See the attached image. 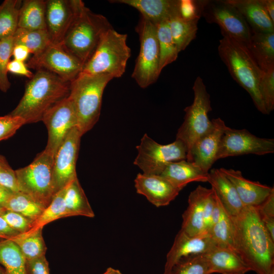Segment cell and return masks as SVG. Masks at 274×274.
Instances as JSON below:
<instances>
[{
    "label": "cell",
    "instance_id": "1",
    "mask_svg": "<svg viewBox=\"0 0 274 274\" xmlns=\"http://www.w3.org/2000/svg\"><path fill=\"white\" fill-rule=\"evenodd\" d=\"M233 249L257 274H274V241L255 207L231 216Z\"/></svg>",
    "mask_w": 274,
    "mask_h": 274
},
{
    "label": "cell",
    "instance_id": "2",
    "mask_svg": "<svg viewBox=\"0 0 274 274\" xmlns=\"http://www.w3.org/2000/svg\"><path fill=\"white\" fill-rule=\"evenodd\" d=\"M70 83L46 70H37L27 81L17 106L9 114L21 117L25 124L42 121L49 109L68 96Z\"/></svg>",
    "mask_w": 274,
    "mask_h": 274
},
{
    "label": "cell",
    "instance_id": "3",
    "mask_svg": "<svg viewBox=\"0 0 274 274\" xmlns=\"http://www.w3.org/2000/svg\"><path fill=\"white\" fill-rule=\"evenodd\" d=\"M221 33L223 38L218 47L221 59L233 79L250 94L258 110L267 114L259 91V84L264 72L244 44Z\"/></svg>",
    "mask_w": 274,
    "mask_h": 274
},
{
    "label": "cell",
    "instance_id": "4",
    "mask_svg": "<svg viewBox=\"0 0 274 274\" xmlns=\"http://www.w3.org/2000/svg\"><path fill=\"white\" fill-rule=\"evenodd\" d=\"M112 28L106 17L93 13L83 2L61 45L84 65L94 52L105 34Z\"/></svg>",
    "mask_w": 274,
    "mask_h": 274
},
{
    "label": "cell",
    "instance_id": "5",
    "mask_svg": "<svg viewBox=\"0 0 274 274\" xmlns=\"http://www.w3.org/2000/svg\"><path fill=\"white\" fill-rule=\"evenodd\" d=\"M113 79L107 75L79 74L70 83L68 97L76 113L77 127L82 135L98 121L104 91Z\"/></svg>",
    "mask_w": 274,
    "mask_h": 274
},
{
    "label": "cell",
    "instance_id": "6",
    "mask_svg": "<svg viewBox=\"0 0 274 274\" xmlns=\"http://www.w3.org/2000/svg\"><path fill=\"white\" fill-rule=\"evenodd\" d=\"M126 34L113 28L103 36L94 52L84 64L80 74L107 75L121 77L124 72L131 50L127 44Z\"/></svg>",
    "mask_w": 274,
    "mask_h": 274
},
{
    "label": "cell",
    "instance_id": "7",
    "mask_svg": "<svg viewBox=\"0 0 274 274\" xmlns=\"http://www.w3.org/2000/svg\"><path fill=\"white\" fill-rule=\"evenodd\" d=\"M53 158L44 150L28 165L15 170L19 191L45 208L55 195L53 177Z\"/></svg>",
    "mask_w": 274,
    "mask_h": 274
},
{
    "label": "cell",
    "instance_id": "8",
    "mask_svg": "<svg viewBox=\"0 0 274 274\" xmlns=\"http://www.w3.org/2000/svg\"><path fill=\"white\" fill-rule=\"evenodd\" d=\"M194 99L186 107L184 122L178 130L176 139L182 141L187 149L186 159L189 157L195 142L209 132L213 122L208 114L212 111L210 95L203 79L198 76L193 86Z\"/></svg>",
    "mask_w": 274,
    "mask_h": 274
},
{
    "label": "cell",
    "instance_id": "9",
    "mask_svg": "<svg viewBox=\"0 0 274 274\" xmlns=\"http://www.w3.org/2000/svg\"><path fill=\"white\" fill-rule=\"evenodd\" d=\"M135 30L139 36L140 48L132 77L140 87L145 88L156 82L160 74L156 26L141 17Z\"/></svg>",
    "mask_w": 274,
    "mask_h": 274
},
{
    "label": "cell",
    "instance_id": "10",
    "mask_svg": "<svg viewBox=\"0 0 274 274\" xmlns=\"http://www.w3.org/2000/svg\"><path fill=\"white\" fill-rule=\"evenodd\" d=\"M138 155L134 164L143 174L160 175L170 162L186 159L187 149L179 140L169 144H158L145 133L136 146Z\"/></svg>",
    "mask_w": 274,
    "mask_h": 274
},
{
    "label": "cell",
    "instance_id": "11",
    "mask_svg": "<svg viewBox=\"0 0 274 274\" xmlns=\"http://www.w3.org/2000/svg\"><path fill=\"white\" fill-rule=\"evenodd\" d=\"M202 16L210 23H216L221 33L249 46L251 30L240 13L225 0H204Z\"/></svg>",
    "mask_w": 274,
    "mask_h": 274
},
{
    "label": "cell",
    "instance_id": "12",
    "mask_svg": "<svg viewBox=\"0 0 274 274\" xmlns=\"http://www.w3.org/2000/svg\"><path fill=\"white\" fill-rule=\"evenodd\" d=\"M274 152L273 139L258 137L246 129L226 126L221 139L216 161L245 154L263 155Z\"/></svg>",
    "mask_w": 274,
    "mask_h": 274
},
{
    "label": "cell",
    "instance_id": "13",
    "mask_svg": "<svg viewBox=\"0 0 274 274\" xmlns=\"http://www.w3.org/2000/svg\"><path fill=\"white\" fill-rule=\"evenodd\" d=\"M26 64L28 68L46 70L67 82L75 80L83 66L61 44L52 43L39 54L32 55Z\"/></svg>",
    "mask_w": 274,
    "mask_h": 274
},
{
    "label": "cell",
    "instance_id": "14",
    "mask_svg": "<svg viewBox=\"0 0 274 274\" xmlns=\"http://www.w3.org/2000/svg\"><path fill=\"white\" fill-rule=\"evenodd\" d=\"M42 121L46 126L48 134L45 150L54 156L67 134L77 125L75 110L68 96L49 109Z\"/></svg>",
    "mask_w": 274,
    "mask_h": 274
},
{
    "label": "cell",
    "instance_id": "15",
    "mask_svg": "<svg viewBox=\"0 0 274 274\" xmlns=\"http://www.w3.org/2000/svg\"><path fill=\"white\" fill-rule=\"evenodd\" d=\"M82 134L76 126L67 134L53 158V177L55 194L76 178V162Z\"/></svg>",
    "mask_w": 274,
    "mask_h": 274
},
{
    "label": "cell",
    "instance_id": "16",
    "mask_svg": "<svg viewBox=\"0 0 274 274\" xmlns=\"http://www.w3.org/2000/svg\"><path fill=\"white\" fill-rule=\"evenodd\" d=\"M46 31L52 43L61 44L79 8L81 0H46Z\"/></svg>",
    "mask_w": 274,
    "mask_h": 274
},
{
    "label": "cell",
    "instance_id": "17",
    "mask_svg": "<svg viewBox=\"0 0 274 274\" xmlns=\"http://www.w3.org/2000/svg\"><path fill=\"white\" fill-rule=\"evenodd\" d=\"M215 245L209 233L191 236L181 229L166 255L163 274H169L173 267L181 259L204 254Z\"/></svg>",
    "mask_w": 274,
    "mask_h": 274
},
{
    "label": "cell",
    "instance_id": "18",
    "mask_svg": "<svg viewBox=\"0 0 274 274\" xmlns=\"http://www.w3.org/2000/svg\"><path fill=\"white\" fill-rule=\"evenodd\" d=\"M213 127L194 144L187 161L193 162L201 170L208 174L216 161V156L220 142L226 125L218 117L212 120Z\"/></svg>",
    "mask_w": 274,
    "mask_h": 274
},
{
    "label": "cell",
    "instance_id": "19",
    "mask_svg": "<svg viewBox=\"0 0 274 274\" xmlns=\"http://www.w3.org/2000/svg\"><path fill=\"white\" fill-rule=\"evenodd\" d=\"M136 192L145 196L156 207L168 205L180 190L160 175L139 173L134 180Z\"/></svg>",
    "mask_w": 274,
    "mask_h": 274
},
{
    "label": "cell",
    "instance_id": "20",
    "mask_svg": "<svg viewBox=\"0 0 274 274\" xmlns=\"http://www.w3.org/2000/svg\"><path fill=\"white\" fill-rule=\"evenodd\" d=\"M219 169L233 184L245 207L259 205L274 191L273 187L246 179L240 170L225 168Z\"/></svg>",
    "mask_w": 274,
    "mask_h": 274
},
{
    "label": "cell",
    "instance_id": "21",
    "mask_svg": "<svg viewBox=\"0 0 274 274\" xmlns=\"http://www.w3.org/2000/svg\"><path fill=\"white\" fill-rule=\"evenodd\" d=\"M212 273L245 274L250 267L232 249L215 245L202 254Z\"/></svg>",
    "mask_w": 274,
    "mask_h": 274
},
{
    "label": "cell",
    "instance_id": "22",
    "mask_svg": "<svg viewBox=\"0 0 274 274\" xmlns=\"http://www.w3.org/2000/svg\"><path fill=\"white\" fill-rule=\"evenodd\" d=\"M210 190L198 185L189 195L188 207L182 214L181 229L191 236L207 233L204 222V202Z\"/></svg>",
    "mask_w": 274,
    "mask_h": 274
},
{
    "label": "cell",
    "instance_id": "23",
    "mask_svg": "<svg viewBox=\"0 0 274 274\" xmlns=\"http://www.w3.org/2000/svg\"><path fill=\"white\" fill-rule=\"evenodd\" d=\"M109 2L125 4L136 9L141 13L142 17L155 25L180 14V0H112Z\"/></svg>",
    "mask_w": 274,
    "mask_h": 274
},
{
    "label": "cell",
    "instance_id": "24",
    "mask_svg": "<svg viewBox=\"0 0 274 274\" xmlns=\"http://www.w3.org/2000/svg\"><path fill=\"white\" fill-rule=\"evenodd\" d=\"M242 15L252 31L274 32V22L260 0H225Z\"/></svg>",
    "mask_w": 274,
    "mask_h": 274
},
{
    "label": "cell",
    "instance_id": "25",
    "mask_svg": "<svg viewBox=\"0 0 274 274\" xmlns=\"http://www.w3.org/2000/svg\"><path fill=\"white\" fill-rule=\"evenodd\" d=\"M208 182L211 185L223 207L230 216H236L242 211L245 206L235 188L219 169L210 170Z\"/></svg>",
    "mask_w": 274,
    "mask_h": 274
},
{
    "label": "cell",
    "instance_id": "26",
    "mask_svg": "<svg viewBox=\"0 0 274 274\" xmlns=\"http://www.w3.org/2000/svg\"><path fill=\"white\" fill-rule=\"evenodd\" d=\"M208 174L193 162L184 159L169 163L160 175L181 191L191 182H208Z\"/></svg>",
    "mask_w": 274,
    "mask_h": 274
},
{
    "label": "cell",
    "instance_id": "27",
    "mask_svg": "<svg viewBox=\"0 0 274 274\" xmlns=\"http://www.w3.org/2000/svg\"><path fill=\"white\" fill-rule=\"evenodd\" d=\"M249 52L263 72L274 68V32L263 33L251 30Z\"/></svg>",
    "mask_w": 274,
    "mask_h": 274
},
{
    "label": "cell",
    "instance_id": "28",
    "mask_svg": "<svg viewBox=\"0 0 274 274\" xmlns=\"http://www.w3.org/2000/svg\"><path fill=\"white\" fill-rule=\"evenodd\" d=\"M46 1H22L19 12L18 28L46 30Z\"/></svg>",
    "mask_w": 274,
    "mask_h": 274
},
{
    "label": "cell",
    "instance_id": "29",
    "mask_svg": "<svg viewBox=\"0 0 274 274\" xmlns=\"http://www.w3.org/2000/svg\"><path fill=\"white\" fill-rule=\"evenodd\" d=\"M64 202L70 216L94 217V213L77 177L65 186Z\"/></svg>",
    "mask_w": 274,
    "mask_h": 274
},
{
    "label": "cell",
    "instance_id": "30",
    "mask_svg": "<svg viewBox=\"0 0 274 274\" xmlns=\"http://www.w3.org/2000/svg\"><path fill=\"white\" fill-rule=\"evenodd\" d=\"M65 187L57 192L51 203L44 210L39 217L32 222L30 229L16 236L24 237L43 229L45 225L61 218L70 217L64 202Z\"/></svg>",
    "mask_w": 274,
    "mask_h": 274
},
{
    "label": "cell",
    "instance_id": "31",
    "mask_svg": "<svg viewBox=\"0 0 274 274\" xmlns=\"http://www.w3.org/2000/svg\"><path fill=\"white\" fill-rule=\"evenodd\" d=\"M0 264L6 274H27L26 259L17 245L10 239L0 241Z\"/></svg>",
    "mask_w": 274,
    "mask_h": 274
},
{
    "label": "cell",
    "instance_id": "32",
    "mask_svg": "<svg viewBox=\"0 0 274 274\" xmlns=\"http://www.w3.org/2000/svg\"><path fill=\"white\" fill-rule=\"evenodd\" d=\"M198 22L185 20L180 14L173 16L169 19L170 33L179 52L185 50L195 38Z\"/></svg>",
    "mask_w": 274,
    "mask_h": 274
},
{
    "label": "cell",
    "instance_id": "33",
    "mask_svg": "<svg viewBox=\"0 0 274 274\" xmlns=\"http://www.w3.org/2000/svg\"><path fill=\"white\" fill-rule=\"evenodd\" d=\"M6 211L19 213L32 222L45 209L29 196L21 192H12L3 206Z\"/></svg>",
    "mask_w": 274,
    "mask_h": 274
},
{
    "label": "cell",
    "instance_id": "34",
    "mask_svg": "<svg viewBox=\"0 0 274 274\" xmlns=\"http://www.w3.org/2000/svg\"><path fill=\"white\" fill-rule=\"evenodd\" d=\"M159 49V70L161 73L163 68L175 61L179 54L173 39L169 26V19L156 24Z\"/></svg>",
    "mask_w": 274,
    "mask_h": 274
},
{
    "label": "cell",
    "instance_id": "35",
    "mask_svg": "<svg viewBox=\"0 0 274 274\" xmlns=\"http://www.w3.org/2000/svg\"><path fill=\"white\" fill-rule=\"evenodd\" d=\"M13 45L25 46L35 55L43 51L52 43L46 30L18 28L13 36Z\"/></svg>",
    "mask_w": 274,
    "mask_h": 274
},
{
    "label": "cell",
    "instance_id": "36",
    "mask_svg": "<svg viewBox=\"0 0 274 274\" xmlns=\"http://www.w3.org/2000/svg\"><path fill=\"white\" fill-rule=\"evenodd\" d=\"M22 1L5 0L0 5V40L13 36L18 28L19 9Z\"/></svg>",
    "mask_w": 274,
    "mask_h": 274
},
{
    "label": "cell",
    "instance_id": "37",
    "mask_svg": "<svg viewBox=\"0 0 274 274\" xmlns=\"http://www.w3.org/2000/svg\"><path fill=\"white\" fill-rule=\"evenodd\" d=\"M9 239L17 245L26 260L45 256L47 247L42 235V229L29 236L24 237L15 236Z\"/></svg>",
    "mask_w": 274,
    "mask_h": 274
},
{
    "label": "cell",
    "instance_id": "38",
    "mask_svg": "<svg viewBox=\"0 0 274 274\" xmlns=\"http://www.w3.org/2000/svg\"><path fill=\"white\" fill-rule=\"evenodd\" d=\"M208 233L216 246L233 249V231L231 216L222 206L218 220L211 227Z\"/></svg>",
    "mask_w": 274,
    "mask_h": 274
},
{
    "label": "cell",
    "instance_id": "39",
    "mask_svg": "<svg viewBox=\"0 0 274 274\" xmlns=\"http://www.w3.org/2000/svg\"><path fill=\"white\" fill-rule=\"evenodd\" d=\"M169 274H211L203 255L183 258L172 268Z\"/></svg>",
    "mask_w": 274,
    "mask_h": 274
},
{
    "label": "cell",
    "instance_id": "40",
    "mask_svg": "<svg viewBox=\"0 0 274 274\" xmlns=\"http://www.w3.org/2000/svg\"><path fill=\"white\" fill-rule=\"evenodd\" d=\"M13 47V37L0 40V90L3 92H7L11 87L7 66L12 56Z\"/></svg>",
    "mask_w": 274,
    "mask_h": 274
},
{
    "label": "cell",
    "instance_id": "41",
    "mask_svg": "<svg viewBox=\"0 0 274 274\" xmlns=\"http://www.w3.org/2000/svg\"><path fill=\"white\" fill-rule=\"evenodd\" d=\"M259 91L267 114H269L274 109V68L264 72L259 84Z\"/></svg>",
    "mask_w": 274,
    "mask_h": 274
},
{
    "label": "cell",
    "instance_id": "42",
    "mask_svg": "<svg viewBox=\"0 0 274 274\" xmlns=\"http://www.w3.org/2000/svg\"><path fill=\"white\" fill-rule=\"evenodd\" d=\"M255 207L266 229L274 241V191L262 203Z\"/></svg>",
    "mask_w": 274,
    "mask_h": 274
},
{
    "label": "cell",
    "instance_id": "43",
    "mask_svg": "<svg viewBox=\"0 0 274 274\" xmlns=\"http://www.w3.org/2000/svg\"><path fill=\"white\" fill-rule=\"evenodd\" d=\"M204 0H180V16L187 21H198L202 16Z\"/></svg>",
    "mask_w": 274,
    "mask_h": 274
},
{
    "label": "cell",
    "instance_id": "44",
    "mask_svg": "<svg viewBox=\"0 0 274 274\" xmlns=\"http://www.w3.org/2000/svg\"><path fill=\"white\" fill-rule=\"evenodd\" d=\"M0 185L12 192H20L15 172L2 155H0Z\"/></svg>",
    "mask_w": 274,
    "mask_h": 274
},
{
    "label": "cell",
    "instance_id": "45",
    "mask_svg": "<svg viewBox=\"0 0 274 274\" xmlns=\"http://www.w3.org/2000/svg\"><path fill=\"white\" fill-rule=\"evenodd\" d=\"M24 124L25 121L21 117L10 114L0 116V141L11 137Z\"/></svg>",
    "mask_w": 274,
    "mask_h": 274
},
{
    "label": "cell",
    "instance_id": "46",
    "mask_svg": "<svg viewBox=\"0 0 274 274\" xmlns=\"http://www.w3.org/2000/svg\"><path fill=\"white\" fill-rule=\"evenodd\" d=\"M1 216L12 228L20 234L27 231L32 223L31 220L14 212L6 211Z\"/></svg>",
    "mask_w": 274,
    "mask_h": 274
},
{
    "label": "cell",
    "instance_id": "47",
    "mask_svg": "<svg viewBox=\"0 0 274 274\" xmlns=\"http://www.w3.org/2000/svg\"><path fill=\"white\" fill-rule=\"evenodd\" d=\"M27 274H49V263L45 256L26 260Z\"/></svg>",
    "mask_w": 274,
    "mask_h": 274
},
{
    "label": "cell",
    "instance_id": "48",
    "mask_svg": "<svg viewBox=\"0 0 274 274\" xmlns=\"http://www.w3.org/2000/svg\"><path fill=\"white\" fill-rule=\"evenodd\" d=\"M8 72L30 79L33 75L23 61L13 59L8 63Z\"/></svg>",
    "mask_w": 274,
    "mask_h": 274
},
{
    "label": "cell",
    "instance_id": "49",
    "mask_svg": "<svg viewBox=\"0 0 274 274\" xmlns=\"http://www.w3.org/2000/svg\"><path fill=\"white\" fill-rule=\"evenodd\" d=\"M30 52L25 46L20 45H13L12 56L14 59L24 62L27 59Z\"/></svg>",
    "mask_w": 274,
    "mask_h": 274
},
{
    "label": "cell",
    "instance_id": "50",
    "mask_svg": "<svg viewBox=\"0 0 274 274\" xmlns=\"http://www.w3.org/2000/svg\"><path fill=\"white\" fill-rule=\"evenodd\" d=\"M19 234L18 231L12 228L0 215V237L9 239Z\"/></svg>",
    "mask_w": 274,
    "mask_h": 274
},
{
    "label": "cell",
    "instance_id": "51",
    "mask_svg": "<svg viewBox=\"0 0 274 274\" xmlns=\"http://www.w3.org/2000/svg\"><path fill=\"white\" fill-rule=\"evenodd\" d=\"M265 10L274 22V1L260 0Z\"/></svg>",
    "mask_w": 274,
    "mask_h": 274
},
{
    "label": "cell",
    "instance_id": "52",
    "mask_svg": "<svg viewBox=\"0 0 274 274\" xmlns=\"http://www.w3.org/2000/svg\"><path fill=\"white\" fill-rule=\"evenodd\" d=\"M11 193L12 192L0 185V208H3L4 203Z\"/></svg>",
    "mask_w": 274,
    "mask_h": 274
},
{
    "label": "cell",
    "instance_id": "53",
    "mask_svg": "<svg viewBox=\"0 0 274 274\" xmlns=\"http://www.w3.org/2000/svg\"><path fill=\"white\" fill-rule=\"evenodd\" d=\"M102 274H122L118 269L112 267H109Z\"/></svg>",
    "mask_w": 274,
    "mask_h": 274
},
{
    "label": "cell",
    "instance_id": "54",
    "mask_svg": "<svg viewBox=\"0 0 274 274\" xmlns=\"http://www.w3.org/2000/svg\"><path fill=\"white\" fill-rule=\"evenodd\" d=\"M0 274H6L5 269L2 268L1 266H0Z\"/></svg>",
    "mask_w": 274,
    "mask_h": 274
},
{
    "label": "cell",
    "instance_id": "55",
    "mask_svg": "<svg viewBox=\"0 0 274 274\" xmlns=\"http://www.w3.org/2000/svg\"><path fill=\"white\" fill-rule=\"evenodd\" d=\"M5 211H6V210L4 208H0V215L3 214ZM0 238H1V237H0Z\"/></svg>",
    "mask_w": 274,
    "mask_h": 274
}]
</instances>
